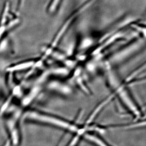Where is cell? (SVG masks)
<instances>
[{
	"instance_id": "2",
	"label": "cell",
	"mask_w": 146,
	"mask_h": 146,
	"mask_svg": "<svg viewBox=\"0 0 146 146\" xmlns=\"http://www.w3.org/2000/svg\"><path fill=\"white\" fill-rule=\"evenodd\" d=\"M33 64L34 63L33 61L25 62V63H20V64H18L15 66L10 67L8 68V70L10 72L21 70H24V69H26L31 67L32 65H33Z\"/></svg>"
},
{
	"instance_id": "4",
	"label": "cell",
	"mask_w": 146,
	"mask_h": 146,
	"mask_svg": "<svg viewBox=\"0 0 146 146\" xmlns=\"http://www.w3.org/2000/svg\"><path fill=\"white\" fill-rule=\"evenodd\" d=\"M5 30L6 28L5 27V25H1V27H0V39L1 38L3 35L4 33Z\"/></svg>"
},
{
	"instance_id": "1",
	"label": "cell",
	"mask_w": 146,
	"mask_h": 146,
	"mask_svg": "<svg viewBox=\"0 0 146 146\" xmlns=\"http://www.w3.org/2000/svg\"><path fill=\"white\" fill-rule=\"evenodd\" d=\"M26 118L29 120L38 122L44 123L51 125L58 126L62 127H67L69 128V124L66 122H63L59 119L49 115H44L42 113L34 111H29L27 112L25 114Z\"/></svg>"
},
{
	"instance_id": "3",
	"label": "cell",
	"mask_w": 146,
	"mask_h": 146,
	"mask_svg": "<svg viewBox=\"0 0 146 146\" xmlns=\"http://www.w3.org/2000/svg\"><path fill=\"white\" fill-rule=\"evenodd\" d=\"M146 69V63H145L143 65L140 66V68L137 69L136 71H134L132 74L129 76L127 78V79L126 82H129L131 80H132L134 78H135L136 76L138 75V74L141 73L142 71Z\"/></svg>"
}]
</instances>
